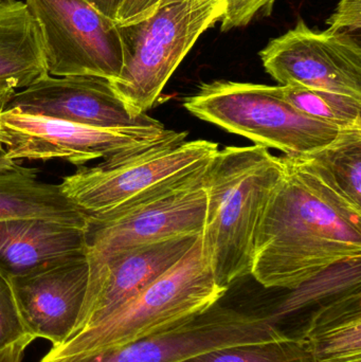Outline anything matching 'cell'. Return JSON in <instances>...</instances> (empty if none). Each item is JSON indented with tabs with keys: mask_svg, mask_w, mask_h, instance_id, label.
<instances>
[{
	"mask_svg": "<svg viewBox=\"0 0 361 362\" xmlns=\"http://www.w3.org/2000/svg\"><path fill=\"white\" fill-rule=\"evenodd\" d=\"M35 338L28 332L15 296L12 276L0 268V352Z\"/></svg>",
	"mask_w": 361,
	"mask_h": 362,
	"instance_id": "22",
	"label": "cell"
},
{
	"mask_svg": "<svg viewBox=\"0 0 361 362\" xmlns=\"http://www.w3.org/2000/svg\"><path fill=\"white\" fill-rule=\"evenodd\" d=\"M279 86L282 97L311 118L341 129L361 124V99L301 85Z\"/></svg>",
	"mask_w": 361,
	"mask_h": 362,
	"instance_id": "20",
	"label": "cell"
},
{
	"mask_svg": "<svg viewBox=\"0 0 361 362\" xmlns=\"http://www.w3.org/2000/svg\"><path fill=\"white\" fill-rule=\"evenodd\" d=\"M254 238L251 276L266 288L294 289L341 264L360 261L361 211L341 199L294 157Z\"/></svg>",
	"mask_w": 361,
	"mask_h": 362,
	"instance_id": "1",
	"label": "cell"
},
{
	"mask_svg": "<svg viewBox=\"0 0 361 362\" xmlns=\"http://www.w3.org/2000/svg\"><path fill=\"white\" fill-rule=\"evenodd\" d=\"M294 158L338 197L361 211V124L341 129L328 146Z\"/></svg>",
	"mask_w": 361,
	"mask_h": 362,
	"instance_id": "19",
	"label": "cell"
},
{
	"mask_svg": "<svg viewBox=\"0 0 361 362\" xmlns=\"http://www.w3.org/2000/svg\"><path fill=\"white\" fill-rule=\"evenodd\" d=\"M184 106L201 120L288 157L324 148L341 131L295 108L282 97L280 86L214 81L201 85Z\"/></svg>",
	"mask_w": 361,
	"mask_h": 362,
	"instance_id": "5",
	"label": "cell"
},
{
	"mask_svg": "<svg viewBox=\"0 0 361 362\" xmlns=\"http://www.w3.org/2000/svg\"><path fill=\"white\" fill-rule=\"evenodd\" d=\"M30 344L21 342L0 352V362H20L23 352Z\"/></svg>",
	"mask_w": 361,
	"mask_h": 362,
	"instance_id": "28",
	"label": "cell"
},
{
	"mask_svg": "<svg viewBox=\"0 0 361 362\" xmlns=\"http://www.w3.org/2000/svg\"><path fill=\"white\" fill-rule=\"evenodd\" d=\"M267 74L301 85L361 99V48L345 32L314 31L303 19L260 52Z\"/></svg>",
	"mask_w": 361,
	"mask_h": 362,
	"instance_id": "11",
	"label": "cell"
},
{
	"mask_svg": "<svg viewBox=\"0 0 361 362\" xmlns=\"http://www.w3.org/2000/svg\"><path fill=\"white\" fill-rule=\"evenodd\" d=\"M15 93H16V90L12 88V87H0V112L6 110V106H8L11 98L13 97ZM15 161L10 160V159L8 158L4 146L0 144V170L8 169V168L12 167Z\"/></svg>",
	"mask_w": 361,
	"mask_h": 362,
	"instance_id": "26",
	"label": "cell"
},
{
	"mask_svg": "<svg viewBox=\"0 0 361 362\" xmlns=\"http://www.w3.org/2000/svg\"><path fill=\"white\" fill-rule=\"evenodd\" d=\"M208 163L110 212L87 216V255H110L176 236L201 234L207 209L203 175Z\"/></svg>",
	"mask_w": 361,
	"mask_h": 362,
	"instance_id": "7",
	"label": "cell"
},
{
	"mask_svg": "<svg viewBox=\"0 0 361 362\" xmlns=\"http://www.w3.org/2000/svg\"><path fill=\"white\" fill-rule=\"evenodd\" d=\"M172 133L143 150L81 167L59 183L61 191L87 216L105 214L134 198L207 165L218 152L208 140L187 141Z\"/></svg>",
	"mask_w": 361,
	"mask_h": 362,
	"instance_id": "6",
	"label": "cell"
},
{
	"mask_svg": "<svg viewBox=\"0 0 361 362\" xmlns=\"http://www.w3.org/2000/svg\"><path fill=\"white\" fill-rule=\"evenodd\" d=\"M86 253L81 228L42 218L0 221V268L12 278Z\"/></svg>",
	"mask_w": 361,
	"mask_h": 362,
	"instance_id": "15",
	"label": "cell"
},
{
	"mask_svg": "<svg viewBox=\"0 0 361 362\" xmlns=\"http://www.w3.org/2000/svg\"><path fill=\"white\" fill-rule=\"evenodd\" d=\"M333 32H360L361 28V0H339L335 12L328 21Z\"/></svg>",
	"mask_w": 361,
	"mask_h": 362,
	"instance_id": "24",
	"label": "cell"
},
{
	"mask_svg": "<svg viewBox=\"0 0 361 362\" xmlns=\"http://www.w3.org/2000/svg\"><path fill=\"white\" fill-rule=\"evenodd\" d=\"M300 338L313 362H361L360 284L320 305Z\"/></svg>",
	"mask_w": 361,
	"mask_h": 362,
	"instance_id": "17",
	"label": "cell"
},
{
	"mask_svg": "<svg viewBox=\"0 0 361 362\" xmlns=\"http://www.w3.org/2000/svg\"><path fill=\"white\" fill-rule=\"evenodd\" d=\"M284 171L282 157L256 144L218 150L208 163L201 246L224 288L251 274L256 231Z\"/></svg>",
	"mask_w": 361,
	"mask_h": 362,
	"instance_id": "2",
	"label": "cell"
},
{
	"mask_svg": "<svg viewBox=\"0 0 361 362\" xmlns=\"http://www.w3.org/2000/svg\"><path fill=\"white\" fill-rule=\"evenodd\" d=\"M277 0H227L226 10L220 21V31L228 32L247 25L258 13L273 8Z\"/></svg>",
	"mask_w": 361,
	"mask_h": 362,
	"instance_id": "23",
	"label": "cell"
},
{
	"mask_svg": "<svg viewBox=\"0 0 361 362\" xmlns=\"http://www.w3.org/2000/svg\"><path fill=\"white\" fill-rule=\"evenodd\" d=\"M182 362H313L300 337L244 344L203 353Z\"/></svg>",
	"mask_w": 361,
	"mask_h": 362,
	"instance_id": "21",
	"label": "cell"
},
{
	"mask_svg": "<svg viewBox=\"0 0 361 362\" xmlns=\"http://www.w3.org/2000/svg\"><path fill=\"white\" fill-rule=\"evenodd\" d=\"M201 234L176 236L110 255H87L88 295L82 322L76 334L103 322L139 295L175 265L192 248Z\"/></svg>",
	"mask_w": 361,
	"mask_h": 362,
	"instance_id": "12",
	"label": "cell"
},
{
	"mask_svg": "<svg viewBox=\"0 0 361 362\" xmlns=\"http://www.w3.org/2000/svg\"><path fill=\"white\" fill-rule=\"evenodd\" d=\"M228 289L218 284L203 253L201 234L192 248L139 295L95 327L83 329L45 359H59L107 346H122L201 314L218 303Z\"/></svg>",
	"mask_w": 361,
	"mask_h": 362,
	"instance_id": "4",
	"label": "cell"
},
{
	"mask_svg": "<svg viewBox=\"0 0 361 362\" xmlns=\"http://www.w3.org/2000/svg\"><path fill=\"white\" fill-rule=\"evenodd\" d=\"M171 133L162 123L106 129L25 114L16 108L0 112V144L15 163L59 159L84 167L97 159L108 160L143 150Z\"/></svg>",
	"mask_w": 361,
	"mask_h": 362,
	"instance_id": "8",
	"label": "cell"
},
{
	"mask_svg": "<svg viewBox=\"0 0 361 362\" xmlns=\"http://www.w3.org/2000/svg\"><path fill=\"white\" fill-rule=\"evenodd\" d=\"M227 0H161L140 21L118 25L122 71L110 81L131 116L146 115L199 38L223 19Z\"/></svg>",
	"mask_w": 361,
	"mask_h": 362,
	"instance_id": "3",
	"label": "cell"
},
{
	"mask_svg": "<svg viewBox=\"0 0 361 362\" xmlns=\"http://www.w3.org/2000/svg\"><path fill=\"white\" fill-rule=\"evenodd\" d=\"M12 280L21 318L35 339L59 346L78 331L88 295L87 253Z\"/></svg>",
	"mask_w": 361,
	"mask_h": 362,
	"instance_id": "13",
	"label": "cell"
},
{
	"mask_svg": "<svg viewBox=\"0 0 361 362\" xmlns=\"http://www.w3.org/2000/svg\"><path fill=\"white\" fill-rule=\"evenodd\" d=\"M97 10L112 19H116L117 12L124 0H88Z\"/></svg>",
	"mask_w": 361,
	"mask_h": 362,
	"instance_id": "27",
	"label": "cell"
},
{
	"mask_svg": "<svg viewBox=\"0 0 361 362\" xmlns=\"http://www.w3.org/2000/svg\"><path fill=\"white\" fill-rule=\"evenodd\" d=\"M161 0H124L117 12L118 25L135 23L154 12Z\"/></svg>",
	"mask_w": 361,
	"mask_h": 362,
	"instance_id": "25",
	"label": "cell"
},
{
	"mask_svg": "<svg viewBox=\"0 0 361 362\" xmlns=\"http://www.w3.org/2000/svg\"><path fill=\"white\" fill-rule=\"evenodd\" d=\"M271 317L212 306L148 337L59 359L40 362H182L203 353L285 339Z\"/></svg>",
	"mask_w": 361,
	"mask_h": 362,
	"instance_id": "10",
	"label": "cell"
},
{
	"mask_svg": "<svg viewBox=\"0 0 361 362\" xmlns=\"http://www.w3.org/2000/svg\"><path fill=\"white\" fill-rule=\"evenodd\" d=\"M52 76H95L114 81L122 71L118 25L88 0H25Z\"/></svg>",
	"mask_w": 361,
	"mask_h": 362,
	"instance_id": "9",
	"label": "cell"
},
{
	"mask_svg": "<svg viewBox=\"0 0 361 362\" xmlns=\"http://www.w3.org/2000/svg\"><path fill=\"white\" fill-rule=\"evenodd\" d=\"M106 129L154 127L160 121L148 115L133 117L117 97L108 80L95 76L42 74L15 93L6 110Z\"/></svg>",
	"mask_w": 361,
	"mask_h": 362,
	"instance_id": "14",
	"label": "cell"
},
{
	"mask_svg": "<svg viewBox=\"0 0 361 362\" xmlns=\"http://www.w3.org/2000/svg\"><path fill=\"white\" fill-rule=\"evenodd\" d=\"M18 218L49 219L84 229L87 215L59 185L44 182L37 169L15 163L0 170V221Z\"/></svg>",
	"mask_w": 361,
	"mask_h": 362,
	"instance_id": "16",
	"label": "cell"
},
{
	"mask_svg": "<svg viewBox=\"0 0 361 362\" xmlns=\"http://www.w3.org/2000/svg\"><path fill=\"white\" fill-rule=\"evenodd\" d=\"M12 0H0V6H2V4H8V2H11Z\"/></svg>",
	"mask_w": 361,
	"mask_h": 362,
	"instance_id": "29",
	"label": "cell"
},
{
	"mask_svg": "<svg viewBox=\"0 0 361 362\" xmlns=\"http://www.w3.org/2000/svg\"><path fill=\"white\" fill-rule=\"evenodd\" d=\"M48 74L37 25L27 4L0 6V87L25 88Z\"/></svg>",
	"mask_w": 361,
	"mask_h": 362,
	"instance_id": "18",
	"label": "cell"
}]
</instances>
